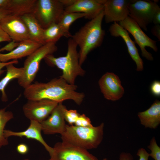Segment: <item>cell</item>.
Listing matches in <instances>:
<instances>
[{
  "instance_id": "cell-1",
  "label": "cell",
  "mask_w": 160,
  "mask_h": 160,
  "mask_svg": "<svg viewBox=\"0 0 160 160\" xmlns=\"http://www.w3.org/2000/svg\"><path fill=\"white\" fill-rule=\"evenodd\" d=\"M77 87L68 83L60 77L47 83L36 82L24 89L23 95L28 100L47 99L58 103L71 100L80 105L84 94L76 91Z\"/></svg>"
},
{
  "instance_id": "cell-2",
  "label": "cell",
  "mask_w": 160,
  "mask_h": 160,
  "mask_svg": "<svg viewBox=\"0 0 160 160\" xmlns=\"http://www.w3.org/2000/svg\"><path fill=\"white\" fill-rule=\"evenodd\" d=\"M104 16L103 11L87 23L71 38L79 47V61L81 66L88 54L102 44L105 35V31L102 27Z\"/></svg>"
},
{
  "instance_id": "cell-3",
  "label": "cell",
  "mask_w": 160,
  "mask_h": 160,
  "mask_svg": "<svg viewBox=\"0 0 160 160\" xmlns=\"http://www.w3.org/2000/svg\"><path fill=\"white\" fill-rule=\"evenodd\" d=\"M104 126L103 123L96 127L66 124L62 141L87 150L96 148L103 140Z\"/></svg>"
},
{
  "instance_id": "cell-4",
  "label": "cell",
  "mask_w": 160,
  "mask_h": 160,
  "mask_svg": "<svg viewBox=\"0 0 160 160\" xmlns=\"http://www.w3.org/2000/svg\"><path fill=\"white\" fill-rule=\"evenodd\" d=\"M77 47L76 43L71 38L68 41L67 51L65 55L55 57L52 54L49 55L44 59L49 65L56 66L61 70L62 74L60 77L71 84H75L77 76H83L85 73L79 63Z\"/></svg>"
},
{
  "instance_id": "cell-5",
  "label": "cell",
  "mask_w": 160,
  "mask_h": 160,
  "mask_svg": "<svg viewBox=\"0 0 160 160\" xmlns=\"http://www.w3.org/2000/svg\"><path fill=\"white\" fill-rule=\"evenodd\" d=\"M57 49L55 43H47L28 56L24 63L22 75L17 79L19 84L24 89L31 84L39 70L41 60L46 56L52 54Z\"/></svg>"
},
{
  "instance_id": "cell-6",
  "label": "cell",
  "mask_w": 160,
  "mask_h": 160,
  "mask_svg": "<svg viewBox=\"0 0 160 160\" xmlns=\"http://www.w3.org/2000/svg\"><path fill=\"white\" fill-rule=\"evenodd\" d=\"M64 11L60 0H37L33 13L45 29L53 23H58Z\"/></svg>"
},
{
  "instance_id": "cell-7",
  "label": "cell",
  "mask_w": 160,
  "mask_h": 160,
  "mask_svg": "<svg viewBox=\"0 0 160 160\" xmlns=\"http://www.w3.org/2000/svg\"><path fill=\"white\" fill-rule=\"evenodd\" d=\"M157 0H132L129 5V16L145 31L152 22L155 13L160 9Z\"/></svg>"
},
{
  "instance_id": "cell-8",
  "label": "cell",
  "mask_w": 160,
  "mask_h": 160,
  "mask_svg": "<svg viewBox=\"0 0 160 160\" xmlns=\"http://www.w3.org/2000/svg\"><path fill=\"white\" fill-rule=\"evenodd\" d=\"M119 24L134 37L135 42L140 49L142 55L149 60H153L152 54L147 51L145 47H150L157 52L156 41L152 39L146 35L137 23L129 16L119 22Z\"/></svg>"
},
{
  "instance_id": "cell-9",
  "label": "cell",
  "mask_w": 160,
  "mask_h": 160,
  "mask_svg": "<svg viewBox=\"0 0 160 160\" xmlns=\"http://www.w3.org/2000/svg\"><path fill=\"white\" fill-rule=\"evenodd\" d=\"M49 153V160H98L88 150L62 141L56 143Z\"/></svg>"
},
{
  "instance_id": "cell-10",
  "label": "cell",
  "mask_w": 160,
  "mask_h": 160,
  "mask_svg": "<svg viewBox=\"0 0 160 160\" xmlns=\"http://www.w3.org/2000/svg\"><path fill=\"white\" fill-rule=\"evenodd\" d=\"M58 104L47 99L28 100L23 110L25 116L30 121L41 123L49 116Z\"/></svg>"
},
{
  "instance_id": "cell-11",
  "label": "cell",
  "mask_w": 160,
  "mask_h": 160,
  "mask_svg": "<svg viewBox=\"0 0 160 160\" xmlns=\"http://www.w3.org/2000/svg\"><path fill=\"white\" fill-rule=\"evenodd\" d=\"M0 26L12 40L19 42L30 39L28 28L21 16L9 14L0 22Z\"/></svg>"
},
{
  "instance_id": "cell-12",
  "label": "cell",
  "mask_w": 160,
  "mask_h": 160,
  "mask_svg": "<svg viewBox=\"0 0 160 160\" xmlns=\"http://www.w3.org/2000/svg\"><path fill=\"white\" fill-rule=\"evenodd\" d=\"M98 83L101 92L107 100L116 101L124 94V89L120 79L113 73H105L99 79Z\"/></svg>"
},
{
  "instance_id": "cell-13",
  "label": "cell",
  "mask_w": 160,
  "mask_h": 160,
  "mask_svg": "<svg viewBox=\"0 0 160 160\" xmlns=\"http://www.w3.org/2000/svg\"><path fill=\"white\" fill-rule=\"evenodd\" d=\"M66 108L62 103H58L49 116L40 123L42 131L44 134L61 135L63 133L66 125L64 117V112Z\"/></svg>"
},
{
  "instance_id": "cell-14",
  "label": "cell",
  "mask_w": 160,
  "mask_h": 160,
  "mask_svg": "<svg viewBox=\"0 0 160 160\" xmlns=\"http://www.w3.org/2000/svg\"><path fill=\"white\" fill-rule=\"evenodd\" d=\"M132 0H105L103 5L106 23L120 22L129 16V5Z\"/></svg>"
},
{
  "instance_id": "cell-15",
  "label": "cell",
  "mask_w": 160,
  "mask_h": 160,
  "mask_svg": "<svg viewBox=\"0 0 160 160\" xmlns=\"http://www.w3.org/2000/svg\"><path fill=\"white\" fill-rule=\"evenodd\" d=\"M109 31L112 36L122 38L126 44L129 54L136 64L137 71H143V60L139 55L135 42L130 37L128 31L116 22L110 26Z\"/></svg>"
},
{
  "instance_id": "cell-16",
  "label": "cell",
  "mask_w": 160,
  "mask_h": 160,
  "mask_svg": "<svg viewBox=\"0 0 160 160\" xmlns=\"http://www.w3.org/2000/svg\"><path fill=\"white\" fill-rule=\"evenodd\" d=\"M105 0H75L71 5L66 7L67 12H80L86 14L85 18L91 20L103 10Z\"/></svg>"
},
{
  "instance_id": "cell-17",
  "label": "cell",
  "mask_w": 160,
  "mask_h": 160,
  "mask_svg": "<svg viewBox=\"0 0 160 160\" xmlns=\"http://www.w3.org/2000/svg\"><path fill=\"white\" fill-rule=\"evenodd\" d=\"M42 128L40 123L36 121H30V125L25 130L20 132H14L9 130H4V136L7 139L9 137H25L28 139L35 140L41 144L48 153L52 150V147L49 146L43 138L41 134Z\"/></svg>"
},
{
  "instance_id": "cell-18",
  "label": "cell",
  "mask_w": 160,
  "mask_h": 160,
  "mask_svg": "<svg viewBox=\"0 0 160 160\" xmlns=\"http://www.w3.org/2000/svg\"><path fill=\"white\" fill-rule=\"evenodd\" d=\"M42 45L30 39L22 41L12 51L7 53H0V61L5 63L28 57Z\"/></svg>"
},
{
  "instance_id": "cell-19",
  "label": "cell",
  "mask_w": 160,
  "mask_h": 160,
  "mask_svg": "<svg viewBox=\"0 0 160 160\" xmlns=\"http://www.w3.org/2000/svg\"><path fill=\"white\" fill-rule=\"evenodd\" d=\"M137 115L141 124L145 127L157 128L160 124V101L156 100L149 108Z\"/></svg>"
},
{
  "instance_id": "cell-20",
  "label": "cell",
  "mask_w": 160,
  "mask_h": 160,
  "mask_svg": "<svg viewBox=\"0 0 160 160\" xmlns=\"http://www.w3.org/2000/svg\"><path fill=\"white\" fill-rule=\"evenodd\" d=\"M28 28L30 39L42 45L45 44L43 37L44 29L41 27L33 13L21 16Z\"/></svg>"
},
{
  "instance_id": "cell-21",
  "label": "cell",
  "mask_w": 160,
  "mask_h": 160,
  "mask_svg": "<svg viewBox=\"0 0 160 160\" xmlns=\"http://www.w3.org/2000/svg\"><path fill=\"white\" fill-rule=\"evenodd\" d=\"M37 0H10L7 9L10 14L20 16L33 13Z\"/></svg>"
},
{
  "instance_id": "cell-22",
  "label": "cell",
  "mask_w": 160,
  "mask_h": 160,
  "mask_svg": "<svg viewBox=\"0 0 160 160\" xmlns=\"http://www.w3.org/2000/svg\"><path fill=\"white\" fill-rule=\"evenodd\" d=\"M14 64L11 63L6 66V74L0 81V91L1 93V100L3 101H6L7 100V96L5 91L7 86L12 80L20 78L23 72V67L17 68Z\"/></svg>"
},
{
  "instance_id": "cell-23",
  "label": "cell",
  "mask_w": 160,
  "mask_h": 160,
  "mask_svg": "<svg viewBox=\"0 0 160 160\" xmlns=\"http://www.w3.org/2000/svg\"><path fill=\"white\" fill-rule=\"evenodd\" d=\"M85 16L86 14L83 13L67 12L64 11L57 23L63 31L64 36L71 38L72 35L69 31L70 26L77 20L85 17Z\"/></svg>"
},
{
  "instance_id": "cell-24",
  "label": "cell",
  "mask_w": 160,
  "mask_h": 160,
  "mask_svg": "<svg viewBox=\"0 0 160 160\" xmlns=\"http://www.w3.org/2000/svg\"><path fill=\"white\" fill-rule=\"evenodd\" d=\"M63 36H65L64 34L57 23H53L44 30L43 37L45 44L56 43Z\"/></svg>"
},
{
  "instance_id": "cell-25",
  "label": "cell",
  "mask_w": 160,
  "mask_h": 160,
  "mask_svg": "<svg viewBox=\"0 0 160 160\" xmlns=\"http://www.w3.org/2000/svg\"><path fill=\"white\" fill-rule=\"evenodd\" d=\"M5 108L0 110V147L8 144L7 139L5 137L4 132L6 124L14 118L12 112L6 111Z\"/></svg>"
},
{
  "instance_id": "cell-26",
  "label": "cell",
  "mask_w": 160,
  "mask_h": 160,
  "mask_svg": "<svg viewBox=\"0 0 160 160\" xmlns=\"http://www.w3.org/2000/svg\"><path fill=\"white\" fill-rule=\"evenodd\" d=\"M148 148L151 151L150 156L154 160H160V147L158 145L154 137L151 140Z\"/></svg>"
},
{
  "instance_id": "cell-27",
  "label": "cell",
  "mask_w": 160,
  "mask_h": 160,
  "mask_svg": "<svg viewBox=\"0 0 160 160\" xmlns=\"http://www.w3.org/2000/svg\"><path fill=\"white\" fill-rule=\"evenodd\" d=\"M80 114L75 110H68L67 108L64 112L65 121L70 125H74L78 119Z\"/></svg>"
},
{
  "instance_id": "cell-28",
  "label": "cell",
  "mask_w": 160,
  "mask_h": 160,
  "mask_svg": "<svg viewBox=\"0 0 160 160\" xmlns=\"http://www.w3.org/2000/svg\"><path fill=\"white\" fill-rule=\"evenodd\" d=\"M74 125L83 127H90L93 126L91 124L90 119L84 114H80Z\"/></svg>"
},
{
  "instance_id": "cell-29",
  "label": "cell",
  "mask_w": 160,
  "mask_h": 160,
  "mask_svg": "<svg viewBox=\"0 0 160 160\" xmlns=\"http://www.w3.org/2000/svg\"><path fill=\"white\" fill-rule=\"evenodd\" d=\"M150 91L151 93L157 97L160 96V82L159 81L155 80L151 84L150 86Z\"/></svg>"
},
{
  "instance_id": "cell-30",
  "label": "cell",
  "mask_w": 160,
  "mask_h": 160,
  "mask_svg": "<svg viewBox=\"0 0 160 160\" xmlns=\"http://www.w3.org/2000/svg\"><path fill=\"white\" fill-rule=\"evenodd\" d=\"M137 155L139 157L138 160H148L150 157L149 153L143 148H140L138 150Z\"/></svg>"
},
{
  "instance_id": "cell-31",
  "label": "cell",
  "mask_w": 160,
  "mask_h": 160,
  "mask_svg": "<svg viewBox=\"0 0 160 160\" xmlns=\"http://www.w3.org/2000/svg\"><path fill=\"white\" fill-rule=\"evenodd\" d=\"M19 42L12 40L7 44L0 48L1 51H6L10 52L16 48L18 45Z\"/></svg>"
},
{
  "instance_id": "cell-32",
  "label": "cell",
  "mask_w": 160,
  "mask_h": 160,
  "mask_svg": "<svg viewBox=\"0 0 160 160\" xmlns=\"http://www.w3.org/2000/svg\"><path fill=\"white\" fill-rule=\"evenodd\" d=\"M12 41L10 37L0 26V43L3 42H9Z\"/></svg>"
},
{
  "instance_id": "cell-33",
  "label": "cell",
  "mask_w": 160,
  "mask_h": 160,
  "mask_svg": "<svg viewBox=\"0 0 160 160\" xmlns=\"http://www.w3.org/2000/svg\"><path fill=\"white\" fill-rule=\"evenodd\" d=\"M16 149L18 152L21 154H25L28 151V147L24 143H20L18 145Z\"/></svg>"
},
{
  "instance_id": "cell-34",
  "label": "cell",
  "mask_w": 160,
  "mask_h": 160,
  "mask_svg": "<svg viewBox=\"0 0 160 160\" xmlns=\"http://www.w3.org/2000/svg\"><path fill=\"white\" fill-rule=\"evenodd\" d=\"M151 32L152 34L160 40V25H156L152 28Z\"/></svg>"
},
{
  "instance_id": "cell-35",
  "label": "cell",
  "mask_w": 160,
  "mask_h": 160,
  "mask_svg": "<svg viewBox=\"0 0 160 160\" xmlns=\"http://www.w3.org/2000/svg\"><path fill=\"white\" fill-rule=\"evenodd\" d=\"M119 160H133V157L129 153L123 152L120 154Z\"/></svg>"
},
{
  "instance_id": "cell-36",
  "label": "cell",
  "mask_w": 160,
  "mask_h": 160,
  "mask_svg": "<svg viewBox=\"0 0 160 160\" xmlns=\"http://www.w3.org/2000/svg\"><path fill=\"white\" fill-rule=\"evenodd\" d=\"M18 63V62L17 60H13L5 63L2 62L0 61V76L4 71L2 70V69L4 67H6L7 65L11 63L16 64Z\"/></svg>"
},
{
  "instance_id": "cell-37",
  "label": "cell",
  "mask_w": 160,
  "mask_h": 160,
  "mask_svg": "<svg viewBox=\"0 0 160 160\" xmlns=\"http://www.w3.org/2000/svg\"><path fill=\"white\" fill-rule=\"evenodd\" d=\"M152 23L155 25L160 24V9L157 11L153 17Z\"/></svg>"
},
{
  "instance_id": "cell-38",
  "label": "cell",
  "mask_w": 160,
  "mask_h": 160,
  "mask_svg": "<svg viewBox=\"0 0 160 160\" xmlns=\"http://www.w3.org/2000/svg\"><path fill=\"white\" fill-rule=\"evenodd\" d=\"M10 14L9 12L7 9L0 8V22L4 17Z\"/></svg>"
},
{
  "instance_id": "cell-39",
  "label": "cell",
  "mask_w": 160,
  "mask_h": 160,
  "mask_svg": "<svg viewBox=\"0 0 160 160\" xmlns=\"http://www.w3.org/2000/svg\"><path fill=\"white\" fill-rule=\"evenodd\" d=\"M10 1V0H0V8L7 9Z\"/></svg>"
},
{
  "instance_id": "cell-40",
  "label": "cell",
  "mask_w": 160,
  "mask_h": 160,
  "mask_svg": "<svg viewBox=\"0 0 160 160\" xmlns=\"http://www.w3.org/2000/svg\"><path fill=\"white\" fill-rule=\"evenodd\" d=\"M60 1L64 6L66 7L73 4L75 0H60Z\"/></svg>"
},
{
  "instance_id": "cell-41",
  "label": "cell",
  "mask_w": 160,
  "mask_h": 160,
  "mask_svg": "<svg viewBox=\"0 0 160 160\" xmlns=\"http://www.w3.org/2000/svg\"><path fill=\"white\" fill-rule=\"evenodd\" d=\"M102 160H109L108 159H107L105 158H104Z\"/></svg>"
},
{
  "instance_id": "cell-42",
  "label": "cell",
  "mask_w": 160,
  "mask_h": 160,
  "mask_svg": "<svg viewBox=\"0 0 160 160\" xmlns=\"http://www.w3.org/2000/svg\"><path fill=\"white\" fill-rule=\"evenodd\" d=\"M30 160L29 159H23V160Z\"/></svg>"
},
{
  "instance_id": "cell-43",
  "label": "cell",
  "mask_w": 160,
  "mask_h": 160,
  "mask_svg": "<svg viewBox=\"0 0 160 160\" xmlns=\"http://www.w3.org/2000/svg\"><path fill=\"white\" fill-rule=\"evenodd\" d=\"M2 52L1 49H0V52Z\"/></svg>"
}]
</instances>
